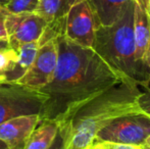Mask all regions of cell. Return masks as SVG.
<instances>
[{"mask_svg":"<svg viewBox=\"0 0 150 149\" xmlns=\"http://www.w3.org/2000/svg\"><path fill=\"white\" fill-rule=\"evenodd\" d=\"M57 64L51 82L41 89L48 99L40 119H67L80 105L122 81L92 49L56 37Z\"/></svg>","mask_w":150,"mask_h":149,"instance_id":"6da1fadb","label":"cell"},{"mask_svg":"<svg viewBox=\"0 0 150 149\" xmlns=\"http://www.w3.org/2000/svg\"><path fill=\"white\" fill-rule=\"evenodd\" d=\"M140 94L137 85L122 81L80 105L59 121L65 134L63 149L90 148L97 133L113 119L141 112L138 104Z\"/></svg>","mask_w":150,"mask_h":149,"instance_id":"7a4b0ae2","label":"cell"},{"mask_svg":"<svg viewBox=\"0 0 150 149\" xmlns=\"http://www.w3.org/2000/svg\"><path fill=\"white\" fill-rule=\"evenodd\" d=\"M134 0L110 26H98L92 49L122 78L144 89L150 85L148 66L136 57L134 39Z\"/></svg>","mask_w":150,"mask_h":149,"instance_id":"3957f363","label":"cell"},{"mask_svg":"<svg viewBox=\"0 0 150 149\" xmlns=\"http://www.w3.org/2000/svg\"><path fill=\"white\" fill-rule=\"evenodd\" d=\"M48 96L16 83H0V125L21 115L41 114Z\"/></svg>","mask_w":150,"mask_h":149,"instance_id":"277c9868","label":"cell"},{"mask_svg":"<svg viewBox=\"0 0 150 149\" xmlns=\"http://www.w3.org/2000/svg\"><path fill=\"white\" fill-rule=\"evenodd\" d=\"M149 135L150 115L142 112H134L113 119L97 133L93 143L112 142L140 146Z\"/></svg>","mask_w":150,"mask_h":149,"instance_id":"5b68a950","label":"cell"},{"mask_svg":"<svg viewBox=\"0 0 150 149\" xmlns=\"http://www.w3.org/2000/svg\"><path fill=\"white\" fill-rule=\"evenodd\" d=\"M98 26L89 1L78 0L65 14L62 35L77 45L92 48Z\"/></svg>","mask_w":150,"mask_h":149,"instance_id":"8992f818","label":"cell"},{"mask_svg":"<svg viewBox=\"0 0 150 149\" xmlns=\"http://www.w3.org/2000/svg\"><path fill=\"white\" fill-rule=\"evenodd\" d=\"M57 64L56 38L38 48L33 64L16 84L35 90H41L51 82Z\"/></svg>","mask_w":150,"mask_h":149,"instance_id":"52a82bcc","label":"cell"},{"mask_svg":"<svg viewBox=\"0 0 150 149\" xmlns=\"http://www.w3.org/2000/svg\"><path fill=\"white\" fill-rule=\"evenodd\" d=\"M48 23L41 16L31 13H9L5 20L7 41L9 46L16 49L23 44L39 42Z\"/></svg>","mask_w":150,"mask_h":149,"instance_id":"ba28073f","label":"cell"},{"mask_svg":"<svg viewBox=\"0 0 150 149\" xmlns=\"http://www.w3.org/2000/svg\"><path fill=\"white\" fill-rule=\"evenodd\" d=\"M39 123V114L21 115L8 119L0 125V140L9 149H24Z\"/></svg>","mask_w":150,"mask_h":149,"instance_id":"9c48e42d","label":"cell"},{"mask_svg":"<svg viewBox=\"0 0 150 149\" xmlns=\"http://www.w3.org/2000/svg\"><path fill=\"white\" fill-rule=\"evenodd\" d=\"M133 30L136 44V57L140 62L146 64L145 56L150 45V18L148 13L135 3V1Z\"/></svg>","mask_w":150,"mask_h":149,"instance_id":"30bf717a","label":"cell"},{"mask_svg":"<svg viewBox=\"0 0 150 149\" xmlns=\"http://www.w3.org/2000/svg\"><path fill=\"white\" fill-rule=\"evenodd\" d=\"M38 48L39 46L37 42L18 46L16 48L18 54L16 59L13 60L7 73L4 75L2 83H16L26 74L35 59Z\"/></svg>","mask_w":150,"mask_h":149,"instance_id":"8fae6325","label":"cell"},{"mask_svg":"<svg viewBox=\"0 0 150 149\" xmlns=\"http://www.w3.org/2000/svg\"><path fill=\"white\" fill-rule=\"evenodd\" d=\"M99 26H110L133 0H88Z\"/></svg>","mask_w":150,"mask_h":149,"instance_id":"7c38bea8","label":"cell"},{"mask_svg":"<svg viewBox=\"0 0 150 149\" xmlns=\"http://www.w3.org/2000/svg\"><path fill=\"white\" fill-rule=\"evenodd\" d=\"M59 129V121L55 119H40L24 149H48L54 141Z\"/></svg>","mask_w":150,"mask_h":149,"instance_id":"4fadbf2b","label":"cell"},{"mask_svg":"<svg viewBox=\"0 0 150 149\" xmlns=\"http://www.w3.org/2000/svg\"><path fill=\"white\" fill-rule=\"evenodd\" d=\"M39 0H9L4 5L9 13H31L35 12L37 9Z\"/></svg>","mask_w":150,"mask_h":149,"instance_id":"5bb4252c","label":"cell"},{"mask_svg":"<svg viewBox=\"0 0 150 149\" xmlns=\"http://www.w3.org/2000/svg\"><path fill=\"white\" fill-rule=\"evenodd\" d=\"M91 149H140V147L128 144L112 143V142H94L91 145Z\"/></svg>","mask_w":150,"mask_h":149,"instance_id":"9a60e30c","label":"cell"},{"mask_svg":"<svg viewBox=\"0 0 150 149\" xmlns=\"http://www.w3.org/2000/svg\"><path fill=\"white\" fill-rule=\"evenodd\" d=\"M138 104L143 112L150 115V87L144 89V92L141 91L138 98Z\"/></svg>","mask_w":150,"mask_h":149,"instance_id":"2e32d148","label":"cell"},{"mask_svg":"<svg viewBox=\"0 0 150 149\" xmlns=\"http://www.w3.org/2000/svg\"><path fill=\"white\" fill-rule=\"evenodd\" d=\"M64 141H65V134H64V128L59 123V129H58L57 135H56L54 141L49 146L48 149H63L64 148Z\"/></svg>","mask_w":150,"mask_h":149,"instance_id":"e0dca14e","label":"cell"},{"mask_svg":"<svg viewBox=\"0 0 150 149\" xmlns=\"http://www.w3.org/2000/svg\"><path fill=\"white\" fill-rule=\"evenodd\" d=\"M9 12L6 10L4 5L0 4V40H7V33L5 29V20Z\"/></svg>","mask_w":150,"mask_h":149,"instance_id":"ac0fdd59","label":"cell"},{"mask_svg":"<svg viewBox=\"0 0 150 149\" xmlns=\"http://www.w3.org/2000/svg\"><path fill=\"white\" fill-rule=\"evenodd\" d=\"M135 3H137L142 9L148 13V0H134Z\"/></svg>","mask_w":150,"mask_h":149,"instance_id":"d6986e66","label":"cell"},{"mask_svg":"<svg viewBox=\"0 0 150 149\" xmlns=\"http://www.w3.org/2000/svg\"><path fill=\"white\" fill-rule=\"evenodd\" d=\"M139 147L140 149H150V135L142 142V144Z\"/></svg>","mask_w":150,"mask_h":149,"instance_id":"ffe728a7","label":"cell"},{"mask_svg":"<svg viewBox=\"0 0 150 149\" xmlns=\"http://www.w3.org/2000/svg\"><path fill=\"white\" fill-rule=\"evenodd\" d=\"M145 62H146L147 66H148V70H149V73H150V45L148 47V50H147L146 56H145Z\"/></svg>","mask_w":150,"mask_h":149,"instance_id":"44dd1931","label":"cell"},{"mask_svg":"<svg viewBox=\"0 0 150 149\" xmlns=\"http://www.w3.org/2000/svg\"><path fill=\"white\" fill-rule=\"evenodd\" d=\"M9 46V43H8L7 40H0V49H3V48Z\"/></svg>","mask_w":150,"mask_h":149,"instance_id":"7402d4cb","label":"cell"},{"mask_svg":"<svg viewBox=\"0 0 150 149\" xmlns=\"http://www.w3.org/2000/svg\"><path fill=\"white\" fill-rule=\"evenodd\" d=\"M0 149H9V148H8V146L6 145L3 141H1V140H0Z\"/></svg>","mask_w":150,"mask_h":149,"instance_id":"603a6c76","label":"cell"},{"mask_svg":"<svg viewBox=\"0 0 150 149\" xmlns=\"http://www.w3.org/2000/svg\"><path fill=\"white\" fill-rule=\"evenodd\" d=\"M8 1H9V0H0V4H1V5H5Z\"/></svg>","mask_w":150,"mask_h":149,"instance_id":"cb8c5ba5","label":"cell"},{"mask_svg":"<svg viewBox=\"0 0 150 149\" xmlns=\"http://www.w3.org/2000/svg\"><path fill=\"white\" fill-rule=\"evenodd\" d=\"M148 16L150 18V0H148Z\"/></svg>","mask_w":150,"mask_h":149,"instance_id":"d4e9b609","label":"cell"},{"mask_svg":"<svg viewBox=\"0 0 150 149\" xmlns=\"http://www.w3.org/2000/svg\"><path fill=\"white\" fill-rule=\"evenodd\" d=\"M88 149H91V147H90V148H88Z\"/></svg>","mask_w":150,"mask_h":149,"instance_id":"484cf974","label":"cell"}]
</instances>
